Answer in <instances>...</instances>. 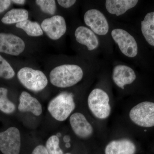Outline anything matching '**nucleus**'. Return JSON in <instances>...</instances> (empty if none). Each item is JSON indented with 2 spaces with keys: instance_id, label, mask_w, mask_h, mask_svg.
Returning a JSON list of instances; mask_svg holds the SVG:
<instances>
[{
  "instance_id": "nucleus-3",
  "label": "nucleus",
  "mask_w": 154,
  "mask_h": 154,
  "mask_svg": "<svg viewBox=\"0 0 154 154\" xmlns=\"http://www.w3.org/2000/svg\"><path fill=\"white\" fill-rule=\"evenodd\" d=\"M17 77L25 88L33 92L42 91L48 83L47 77L43 72L28 67L19 70Z\"/></svg>"
},
{
  "instance_id": "nucleus-31",
  "label": "nucleus",
  "mask_w": 154,
  "mask_h": 154,
  "mask_svg": "<svg viewBox=\"0 0 154 154\" xmlns=\"http://www.w3.org/2000/svg\"><path fill=\"white\" fill-rule=\"evenodd\" d=\"M66 154H70V153H66Z\"/></svg>"
},
{
  "instance_id": "nucleus-7",
  "label": "nucleus",
  "mask_w": 154,
  "mask_h": 154,
  "mask_svg": "<svg viewBox=\"0 0 154 154\" xmlns=\"http://www.w3.org/2000/svg\"><path fill=\"white\" fill-rule=\"evenodd\" d=\"M111 36L124 55L129 57H135L137 55V43L128 32L123 29H115L111 32Z\"/></svg>"
},
{
  "instance_id": "nucleus-6",
  "label": "nucleus",
  "mask_w": 154,
  "mask_h": 154,
  "mask_svg": "<svg viewBox=\"0 0 154 154\" xmlns=\"http://www.w3.org/2000/svg\"><path fill=\"white\" fill-rule=\"evenodd\" d=\"M21 135L17 128L11 127L0 132V151L4 154H19Z\"/></svg>"
},
{
  "instance_id": "nucleus-18",
  "label": "nucleus",
  "mask_w": 154,
  "mask_h": 154,
  "mask_svg": "<svg viewBox=\"0 0 154 154\" xmlns=\"http://www.w3.org/2000/svg\"><path fill=\"white\" fill-rule=\"evenodd\" d=\"M28 11L25 9H12L5 14L2 22L5 24H17L28 20Z\"/></svg>"
},
{
  "instance_id": "nucleus-25",
  "label": "nucleus",
  "mask_w": 154,
  "mask_h": 154,
  "mask_svg": "<svg viewBox=\"0 0 154 154\" xmlns=\"http://www.w3.org/2000/svg\"><path fill=\"white\" fill-rule=\"evenodd\" d=\"M12 1L10 0H0V14L7 10L11 6Z\"/></svg>"
},
{
  "instance_id": "nucleus-8",
  "label": "nucleus",
  "mask_w": 154,
  "mask_h": 154,
  "mask_svg": "<svg viewBox=\"0 0 154 154\" xmlns=\"http://www.w3.org/2000/svg\"><path fill=\"white\" fill-rule=\"evenodd\" d=\"M86 25L91 30L99 35H105L108 33L109 25L104 14L96 9H91L86 12L84 16Z\"/></svg>"
},
{
  "instance_id": "nucleus-30",
  "label": "nucleus",
  "mask_w": 154,
  "mask_h": 154,
  "mask_svg": "<svg viewBox=\"0 0 154 154\" xmlns=\"http://www.w3.org/2000/svg\"><path fill=\"white\" fill-rule=\"evenodd\" d=\"M57 136L58 137H60L61 136V134L60 133H58L57 135Z\"/></svg>"
},
{
  "instance_id": "nucleus-24",
  "label": "nucleus",
  "mask_w": 154,
  "mask_h": 154,
  "mask_svg": "<svg viewBox=\"0 0 154 154\" xmlns=\"http://www.w3.org/2000/svg\"><path fill=\"white\" fill-rule=\"evenodd\" d=\"M76 1L75 0H59L57 1V2L60 5L62 6L64 8H68L73 5L76 3Z\"/></svg>"
},
{
  "instance_id": "nucleus-12",
  "label": "nucleus",
  "mask_w": 154,
  "mask_h": 154,
  "mask_svg": "<svg viewBox=\"0 0 154 154\" xmlns=\"http://www.w3.org/2000/svg\"><path fill=\"white\" fill-rule=\"evenodd\" d=\"M136 78L134 71L131 68L123 65H119L114 68L113 79L119 88L124 89V86L133 82Z\"/></svg>"
},
{
  "instance_id": "nucleus-22",
  "label": "nucleus",
  "mask_w": 154,
  "mask_h": 154,
  "mask_svg": "<svg viewBox=\"0 0 154 154\" xmlns=\"http://www.w3.org/2000/svg\"><path fill=\"white\" fill-rule=\"evenodd\" d=\"M49 154H63L59 146V139L57 135H52L48 139L45 146Z\"/></svg>"
},
{
  "instance_id": "nucleus-1",
  "label": "nucleus",
  "mask_w": 154,
  "mask_h": 154,
  "mask_svg": "<svg viewBox=\"0 0 154 154\" xmlns=\"http://www.w3.org/2000/svg\"><path fill=\"white\" fill-rule=\"evenodd\" d=\"M83 72L76 65L64 64L53 69L50 73L51 83L55 87L67 88L75 85L82 80Z\"/></svg>"
},
{
  "instance_id": "nucleus-28",
  "label": "nucleus",
  "mask_w": 154,
  "mask_h": 154,
  "mask_svg": "<svg viewBox=\"0 0 154 154\" xmlns=\"http://www.w3.org/2000/svg\"><path fill=\"white\" fill-rule=\"evenodd\" d=\"M63 140L66 143H69V142L70 140V138L69 136L68 135L65 136L63 137Z\"/></svg>"
},
{
  "instance_id": "nucleus-29",
  "label": "nucleus",
  "mask_w": 154,
  "mask_h": 154,
  "mask_svg": "<svg viewBox=\"0 0 154 154\" xmlns=\"http://www.w3.org/2000/svg\"><path fill=\"white\" fill-rule=\"evenodd\" d=\"M65 146L66 148H69L71 146L70 144L69 143H66Z\"/></svg>"
},
{
  "instance_id": "nucleus-21",
  "label": "nucleus",
  "mask_w": 154,
  "mask_h": 154,
  "mask_svg": "<svg viewBox=\"0 0 154 154\" xmlns=\"http://www.w3.org/2000/svg\"><path fill=\"white\" fill-rule=\"evenodd\" d=\"M14 69L1 55H0V78L6 79H11L15 76Z\"/></svg>"
},
{
  "instance_id": "nucleus-9",
  "label": "nucleus",
  "mask_w": 154,
  "mask_h": 154,
  "mask_svg": "<svg viewBox=\"0 0 154 154\" xmlns=\"http://www.w3.org/2000/svg\"><path fill=\"white\" fill-rule=\"evenodd\" d=\"M41 27L47 36L53 40L59 39L66 31L65 19L57 15L44 19L42 22Z\"/></svg>"
},
{
  "instance_id": "nucleus-4",
  "label": "nucleus",
  "mask_w": 154,
  "mask_h": 154,
  "mask_svg": "<svg viewBox=\"0 0 154 154\" xmlns=\"http://www.w3.org/2000/svg\"><path fill=\"white\" fill-rule=\"evenodd\" d=\"M109 101L107 93L101 89L96 88L91 91L88 96V106L96 117L105 119L109 116L111 111Z\"/></svg>"
},
{
  "instance_id": "nucleus-11",
  "label": "nucleus",
  "mask_w": 154,
  "mask_h": 154,
  "mask_svg": "<svg viewBox=\"0 0 154 154\" xmlns=\"http://www.w3.org/2000/svg\"><path fill=\"white\" fill-rule=\"evenodd\" d=\"M69 122L73 131L79 137L88 138L93 134V127L82 113H75L72 114Z\"/></svg>"
},
{
  "instance_id": "nucleus-23",
  "label": "nucleus",
  "mask_w": 154,
  "mask_h": 154,
  "mask_svg": "<svg viewBox=\"0 0 154 154\" xmlns=\"http://www.w3.org/2000/svg\"><path fill=\"white\" fill-rule=\"evenodd\" d=\"M36 3L44 13L51 15L55 14L56 5L54 0H36Z\"/></svg>"
},
{
  "instance_id": "nucleus-5",
  "label": "nucleus",
  "mask_w": 154,
  "mask_h": 154,
  "mask_svg": "<svg viewBox=\"0 0 154 154\" xmlns=\"http://www.w3.org/2000/svg\"><path fill=\"white\" fill-rule=\"evenodd\" d=\"M131 121L138 126L149 128L154 126V103L141 102L130 111Z\"/></svg>"
},
{
  "instance_id": "nucleus-13",
  "label": "nucleus",
  "mask_w": 154,
  "mask_h": 154,
  "mask_svg": "<svg viewBox=\"0 0 154 154\" xmlns=\"http://www.w3.org/2000/svg\"><path fill=\"white\" fill-rule=\"evenodd\" d=\"M18 110L22 112H31L36 116H39L42 112L39 101L25 91L22 92L19 97Z\"/></svg>"
},
{
  "instance_id": "nucleus-17",
  "label": "nucleus",
  "mask_w": 154,
  "mask_h": 154,
  "mask_svg": "<svg viewBox=\"0 0 154 154\" xmlns=\"http://www.w3.org/2000/svg\"><path fill=\"white\" fill-rule=\"evenodd\" d=\"M141 30L149 44L154 46V12L146 15L141 22Z\"/></svg>"
},
{
  "instance_id": "nucleus-19",
  "label": "nucleus",
  "mask_w": 154,
  "mask_h": 154,
  "mask_svg": "<svg viewBox=\"0 0 154 154\" xmlns=\"http://www.w3.org/2000/svg\"><path fill=\"white\" fill-rule=\"evenodd\" d=\"M16 27L24 30L30 36H38L43 35V30L38 23L28 19L17 23Z\"/></svg>"
},
{
  "instance_id": "nucleus-10",
  "label": "nucleus",
  "mask_w": 154,
  "mask_h": 154,
  "mask_svg": "<svg viewBox=\"0 0 154 154\" xmlns=\"http://www.w3.org/2000/svg\"><path fill=\"white\" fill-rule=\"evenodd\" d=\"M24 41L11 33H0V52L14 56L22 53L25 48Z\"/></svg>"
},
{
  "instance_id": "nucleus-14",
  "label": "nucleus",
  "mask_w": 154,
  "mask_h": 154,
  "mask_svg": "<svg viewBox=\"0 0 154 154\" xmlns=\"http://www.w3.org/2000/svg\"><path fill=\"white\" fill-rule=\"evenodd\" d=\"M136 148L134 143L128 139L110 142L105 149V154H134Z\"/></svg>"
},
{
  "instance_id": "nucleus-26",
  "label": "nucleus",
  "mask_w": 154,
  "mask_h": 154,
  "mask_svg": "<svg viewBox=\"0 0 154 154\" xmlns=\"http://www.w3.org/2000/svg\"><path fill=\"white\" fill-rule=\"evenodd\" d=\"M31 154H49L45 147L42 145L37 146Z\"/></svg>"
},
{
  "instance_id": "nucleus-20",
  "label": "nucleus",
  "mask_w": 154,
  "mask_h": 154,
  "mask_svg": "<svg viewBox=\"0 0 154 154\" xmlns=\"http://www.w3.org/2000/svg\"><path fill=\"white\" fill-rule=\"evenodd\" d=\"M8 89L0 88V110L6 114H11L16 110V106L8 98Z\"/></svg>"
},
{
  "instance_id": "nucleus-27",
  "label": "nucleus",
  "mask_w": 154,
  "mask_h": 154,
  "mask_svg": "<svg viewBox=\"0 0 154 154\" xmlns=\"http://www.w3.org/2000/svg\"><path fill=\"white\" fill-rule=\"evenodd\" d=\"M12 2L17 5H23L25 3V1L24 0H14L12 1Z\"/></svg>"
},
{
  "instance_id": "nucleus-15",
  "label": "nucleus",
  "mask_w": 154,
  "mask_h": 154,
  "mask_svg": "<svg viewBox=\"0 0 154 154\" xmlns=\"http://www.w3.org/2000/svg\"><path fill=\"white\" fill-rule=\"evenodd\" d=\"M75 35L76 41L80 44L86 45L89 51L96 49L99 46V39L97 36L87 27H78L75 31Z\"/></svg>"
},
{
  "instance_id": "nucleus-2",
  "label": "nucleus",
  "mask_w": 154,
  "mask_h": 154,
  "mask_svg": "<svg viewBox=\"0 0 154 154\" xmlns=\"http://www.w3.org/2000/svg\"><path fill=\"white\" fill-rule=\"evenodd\" d=\"M75 107L73 94L63 92L50 102L48 110L54 118L61 122L66 120Z\"/></svg>"
},
{
  "instance_id": "nucleus-16",
  "label": "nucleus",
  "mask_w": 154,
  "mask_h": 154,
  "mask_svg": "<svg viewBox=\"0 0 154 154\" xmlns=\"http://www.w3.org/2000/svg\"><path fill=\"white\" fill-rule=\"evenodd\" d=\"M138 2L137 0H107L105 6L110 14L119 16L134 7Z\"/></svg>"
}]
</instances>
